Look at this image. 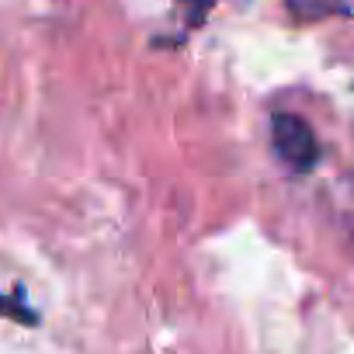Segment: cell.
I'll return each mask as SVG.
<instances>
[{"label": "cell", "mask_w": 354, "mask_h": 354, "mask_svg": "<svg viewBox=\"0 0 354 354\" xmlns=\"http://www.w3.org/2000/svg\"><path fill=\"white\" fill-rule=\"evenodd\" d=\"M271 142H274V153L281 156V163H288L299 174L313 170L319 160V142H316L309 122L292 111H278L271 118Z\"/></svg>", "instance_id": "cell-1"}, {"label": "cell", "mask_w": 354, "mask_h": 354, "mask_svg": "<svg viewBox=\"0 0 354 354\" xmlns=\"http://www.w3.org/2000/svg\"><path fill=\"white\" fill-rule=\"evenodd\" d=\"M0 316H8V319H18V323H39V316L25 306V295L18 292V299H8V295H0Z\"/></svg>", "instance_id": "cell-2"}]
</instances>
